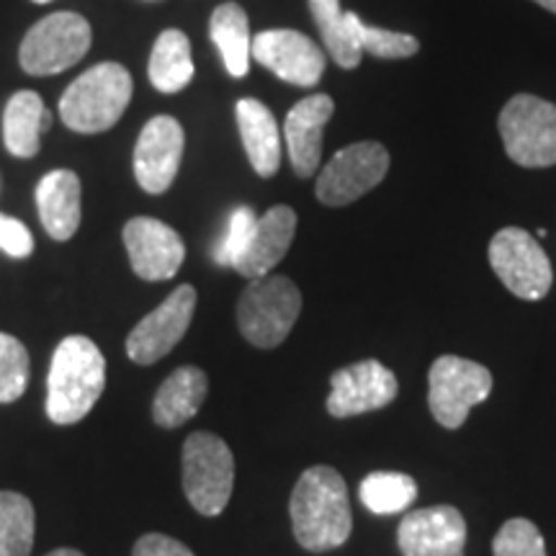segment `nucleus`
<instances>
[{"mask_svg": "<svg viewBox=\"0 0 556 556\" xmlns=\"http://www.w3.org/2000/svg\"><path fill=\"white\" fill-rule=\"evenodd\" d=\"M186 135L173 116H155L139 131L135 148V178L148 193H165L178 176Z\"/></svg>", "mask_w": 556, "mask_h": 556, "instance_id": "obj_14", "label": "nucleus"}, {"mask_svg": "<svg viewBox=\"0 0 556 556\" xmlns=\"http://www.w3.org/2000/svg\"><path fill=\"white\" fill-rule=\"evenodd\" d=\"M208 34L217 45L227 73L232 78H245L250 60H253V37H250V21L242 5L222 3L219 9H214L212 21H208Z\"/></svg>", "mask_w": 556, "mask_h": 556, "instance_id": "obj_23", "label": "nucleus"}, {"mask_svg": "<svg viewBox=\"0 0 556 556\" xmlns=\"http://www.w3.org/2000/svg\"><path fill=\"white\" fill-rule=\"evenodd\" d=\"M150 83L160 93H180L193 80L191 41L184 31H163L150 54Z\"/></svg>", "mask_w": 556, "mask_h": 556, "instance_id": "obj_24", "label": "nucleus"}, {"mask_svg": "<svg viewBox=\"0 0 556 556\" xmlns=\"http://www.w3.org/2000/svg\"><path fill=\"white\" fill-rule=\"evenodd\" d=\"M131 75L119 62H101L70 83L60 99V119L78 135H101L122 119L131 101Z\"/></svg>", "mask_w": 556, "mask_h": 556, "instance_id": "obj_3", "label": "nucleus"}, {"mask_svg": "<svg viewBox=\"0 0 556 556\" xmlns=\"http://www.w3.org/2000/svg\"><path fill=\"white\" fill-rule=\"evenodd\" d=\"M0 250L11 258H29L34 253V238L24 222L0 214Z\"/></svg>", "mask_w": 556, "mask_h": 556, "instance_id": "obj_32", "label": "nucleus"}, {"mask_svg": "<svg viewBox=\"0 0 556 556\" xmlns=\"http://www.w3.org/2000/svg\"><path fill=\"white\" fill-rule=\"evenodd\" d=\"M336 101L325 93L307 96L296 103L283 122V137H287L291 168L299 178L315 176L323 160V131L332 119Z\"/></svg>", "mask_w": 556, "mask_h": 556, "instance_id": "obj_17", "label": "nucleus"}, {"mask_svg": "<svg viewBox=\"0 0 556 556\" xmlns=\"http://www.w3.org/2000/svg\"><path fill=\"white\" fill-rule=\"evenodd\" d=\"M47 556H86L78 548H58V552H50Z\"/></svg>", "mask_w": 556, "mask_h": 556, "instance_id": "obj_34", "label": "nucleus"}, {"mask_svg": "<svg viewBox=\"0 0 556 556\" xmlns=\"http://www.w3.org/2000/svg\"><path fill=\"white\" fill-rule=\"evenodd\" d=\"M131 270L142 281H168L186 261V245L180 235L165 222L152 217H135L124 227Z\"/></svg>", "mask_w": 556, "mask_h": 556, "instance_id": "obj_15", "label": "nucleus"}, {"mask_svg": "<svg viewBox=\"0 0 556 556\" xmlns=\"http://www.w3.org/2000/svg\"><path fill=\"white\" fill-rule=\"evenodd\" d=\"M197 309V289L184 283L135 325L127 338V356L139 366H152L165 358L189 332Z\"/></svg>", "mask_w": 556, "mask_h": 556, "instance_id": "obj_11", "label": "nucleus"}, {"mask_svg": "<svg viewBox=\"0 0 556 556\" xmlns=\"http://www.w3.org/2000/svg\"><path fill=\"white\" fill-rule=\"evenodd\" d=\"M358 495L374 516H394L415 503L417 482L402 471H374L361 482Z\"/></svg>", "mask_w": 556, "mask_h": 556, "instance_id": "obj_27", "label": "nucleus"}, {"mask_svg": "<svg viewBox=\"0 0 556 556\" xmlns=\"http://www.w3.org/2000/svg\"><path fill=\"white\" fill-rule=\"evenodd\" d=\"M208 392L206 374L197 366H180L163 381L152 402V420L160 428H180L204 405Z\"/></svg>", "mask_w": 556, "mask_h": 556, "instance_id": "obj_21", "label": "nucleus"}, {"mask_svg": "<svg viewBox=\"0 0 556 556\" xmlns=\"http://www.w3.org/2000/svg\"><path fill=\"white\" fill-rule=\"evenodd\" d=\"M330 389L328 413L332 417H356L392 405L397 400L400 384L384 364L368 358L332 374Z\"/></svg>", "mask_w": 556, "mask_h": 556, "instance_id": "obj_13", "label": "nucleus"}, {"mask_svg": "<svg viewBox=\"0 0 556 556\" xmlns=\"http://www.w3.org/2000/svg\"><path fill=\"white\" fill-rule=\"evenodd\" d=\"M353 31H356V41L361 52L374 54L381 60H405L413 58L420 50V41L409 34L379 29V26H368L353 13Z\"/></svg>", "mask_w": 556, "mask_h": 556, "instance_id": "obj_29", "label": "nucleus"}, {"mask_svg": "<svg viewBox=\"0 0 556 556\" xmlns=\"http://www.w3.org/2000/svg\"><path fill=\"white\" fill-rule=\"evenodd\" d=\"M90 24L80 13L62 11L37 21L21 41L18 62L29 75H60L86 58L90 50Z\"/></svg>", "mask_w": 556, "mask_h": 556, "instance_id": "obj_7", "label": "nucleus"}, {"mask_svg": "<svg viewBox=\"0 0 556 556\" xmlns=\"http://www.w3.org/2000/svg\"><path fill=\"white\" fill-rule=\"evenodd\" d=\"M52 127V114L34 90H18L3 111V144L13 157L29 160L41 148V135Z\"/></svg>", "mask_w": 556, "mask_h": 556, "instance_id": "obj_22", "label": "nucleus"}, {"mask_svg": "<svg viewBox=\"0 0 556 556\" xmlns=\"http://www.w3.org/2000/svg\"><path fill=\"white\" fill-rule=\"evenodd\" d=\"M389 170V152L379 142H356L332 155L319 170L315 193L325 206H348L374 191Z\"/></svg>", "mask_w": 556, "mask_h": 556, "instance_id": "obj_10", "label": "nucleus"}, {"mask_svg": "<svg viewBox=\"0 0 556 556\" xmlns=\"http://www.w3.org/2000/svg\"><path fill=\"white\" fill-rule=\"evenodd\" d=\"M242 148L248 152L250 165L261 178L276 176L281 168V129L266 103L255 99H240L235 106Z\"/></svg>", "mask_w": 556, "mask_h": 556, "instance_id": "obj_20", "label": "nucleus"}, {"mask_svg": "<svg viewBox=\"0 0 556 556\" xmlns=\"http://www.w3.org/2000/svg\"><path fill=\"white\" fill-rule=\"evenodd\" d=\"M106 387V358L86 336H67L54 348L47 377V415L58 426L80 422Z\"/></svg>", "mask_w": 556, "mask_h": 556, "instance_id": "obj_2", "label": "nucleus"}, {"mask_svg": "<svg viewBox=\"0 0 556 556\" xmlns=\"http://www.w3.org/2000/svg\"><path fill=\"white\" fill-rule=\"evenodd\" d=\"M253 60L270 70L278 80L299 88H315L325 73V52L307 34L294 29H268L253 37Z\"/></svg>", "mask_w": 556, "mask_h": 556, "instance_id": "obj_12", "label": "nucleus"}, {"mask_svg": "<svg viewBox=\"0 0 556 556\" xmlns=\"http://www.w3.org/2000/svg\"><path fill=\"white\" fill-rule=\"evenodd\" d=\"M296 235V212L287 204L270 206L263 217H258L250 235L245 250L240 258L232 263V268L248 281L253 278H263L274 270L283 255L289 253L291 242Z\"/></svg>", "mask_w": 556, "mask_h": 556, "instance_id": "obj_18", "label": "nucleus"}, {"mask_svg": "<svg viewBox=\"0 0 556 556\" xmlns=\"http://www.w3.org/2000/svg\"><path fill=\"white\" fill-rule=\"evenodd\" d=\"M490 266L505 289L526 302H539L554 283L552 261L523 227H505L490 242Z\"/></svg>", "mask_w": 556, "mask_h": 556, "instance_id": "obj_9", "label": "nucleus"}, {"mask_svg": "<svg viewBox=\"0 0 556 556\" xmlns=\"http://www.w3.org/2000/svg\"><path fill=\"white\" fill-rule=\"evenodd\" d=\"M505 152L520 168L556 165V106L531 93H518L505 103L497 119Z\"/></svg>", "mask_w": 556, "mask_h": 556, "instance_id": "obj_6", "label": "nucleus"}, {"mask_svg": "<svg viewBox=\"0 0 556 556\" xmlns=\"http://www.w3.org/2000/svg\"><path fill=\"white\" fill-rule=\"evenodd\" d=\"M299 312L302 291L287 276L253 278L238 302V325L250 345L270 351L289 338Z\"/></svg>", "mask_w": 556, "mask_h": 556, "instance_id": "obj_4", "label": "nucleus"}, {"mask_svg": "<svg viewBox=\"0 0 556 556\" xmlns=\"http://www.w3.org/2000/svg\"><path fill=\"white\" fill-rule=\"evenodd\" d=\"M307 3L325 50L336 60V65L356 70L364 52H361L356 31H353V13L340 9V0H307Z\"/></svg>", "mask_w": 556, "mask_h": 556, "instance_id": "obj_25", "label": "nucleus"}, {"mask_svg": "<svg viewBox=\"0 0 556 556\" xmlns=\"http://www.w3.org/2000/svg\"><path fill=\"white\" fill-rule=\"evenodd\" d=\"M495 556H546V544L536 523L526 518H513L500 528L492 541Z\"/></svg>", "mask_w": 556, "mask_h": 556, "instance_id": "obj_30", "label": "nucleus"}, {"mask_svg": "<svg viewBox=\"0 0 556 556\" xmlns=\"http://www.w3.org/2000/svg\"><path fill=\"white\" fill-rule=\"evenodd\" d=\"M37 516L34 505L18 492H0V556H29Z\"/></svg>", "mask_w": 556, "mask_h": 556, "instance_id": "obj_26", "label": "nucleus"}, {"mask_svg": "<svg viewBox=\"0 0 556 556\" xmlns=\"http://www.w3.org/2000/svg\"><path fill=\"white\" fill-rule=\"evenodd\" d=\"M533 3H539L541 9H546V11L556 13V0H533Z\"/></svg>", "mask_w": 556, "mask_h": 556, "instance_id": "obj_35", "label": "nucleus"}, {"mask_svg": "<svg viewBox=\"0 0 556 556\" xmlns=\"http://www.w3.org/2000/svg\"><path fill=\"white\" fill-rule=\"evenodd\" d=\"M80 178L73 170H52L37 186L39 219L52 240L65 242L78 232L83 219Z\"/></svg>", "mask_w": 556, "mask_h": 556, "instance_id": "obj_19", "label": "nucleus"}, {"mask_svg": "<svg viewBox=\"0 0 556 556\" xmlns=\"http://www.w3.org/2000/svg\"><path fill=\"white\" fill-rule=\"evenodd\" d=\"M31 377V361L18 338L0 332V405L24 397Z\"/></svg>", "mask_w": 556, "mask_h": 556, "instance_id": "obj_28", "label": "nucleus"}, {"mask_svg": "<svg viewBox=\"0 0 556 556\" xmlns=\"http://www.w3.org/2000/svg\"><path fill=\"white\" fill-rule=\"evenodd\" d=\"M255 222H258V217H255V212L250 206H238L232 214H229L227 235L222 238L217 250H214V261H217L219 266H232V263L240 258V253L248 245L250 235H253Z\"/></svg>", "mask_w": 556, "mask_h": 556, "instance_id": "obj_31", "label": "nucleus"}, {"mask_svg": "<svg viewBox=\"0 0 556 556\" xmlns=\"http://www.w3.org/2000/svg\"><path fill=\"white\" fill-rule=\"evenodd\" d=\"M131 556H193L184 541L165 536V533H144L135 544Z\"/></svg>", "mask_w": 556, "mask_h": 556, "instance_id": "obj_33", "label": "nucleus"}, {"mask_svg": "<svg viewBox=\"0 0 556 556\" xmlns=\"http://www.w3.org/2000/svg\"><path fill=\"white\" fill-rule=\"evenodd\" d=\"M184 492L201 516L217 518L225 510L235 486V456L219 435L191 433L180 451Z\"/></svg>", "mask_w": 556, "mask_h": 556, "instance_id": "obj_5", "label": "nucleus"}, {"mask_svg": "<svg viewBox=\"0 0 556 556\" xmlns=\"http://www.w3.org/2000/svg\"><path fill=\"white\" fill-rule=\"evenodd\" d=\"M492 392V374L477 361L441 356L428 371V407L438 426L456 430L467 422L469 409Z\"/></svg>", "mask_w": 556, "mask_h": 556, "instance_id": "obj_8", "label": "nucleus"}, {"mask_svg": "<svg viewBox=\"0 0 556 556\" xmlns=\"http://www.w3.org/2000/svg\"><path fill=\"white\" fill-rule=\"evenodd\" d=\"M289 513L294 539L312 554L343 546L353 531L345 479L332 467H312L299 477Z\"/></svg>", "mask_w": 556, "mask_h": 556, "instance_id": "obj_1", "label": "nucleus"}, {"mask_svg": "<svg viewBox=\"0 0 556 556\" xmlns=\"http://www.w3.org/2000/svg\"><path fill=\"white\" fill-rule=\"evenodd\" d=\"M402 556H464L467 520L451 505L413 510L397 528Z\"/></svg>", "mask_w": 556, "mask_h": 556, "instance_id": "obj_16", "label": "nucleus"}, {"mask_svg": "<svg viewBox=\"0 0 556 556\" xmlns=\"http://www.w3.org/2000/svg\"><path fill=\"white\" fill-rule=\"evenodd\" d=\"M34 3H50V0H34Z\"/></svg>", "mask_w": 556, "mask_h": 556, "instance_id": "obj_36", "label": "nucleus"}]
</instances>
